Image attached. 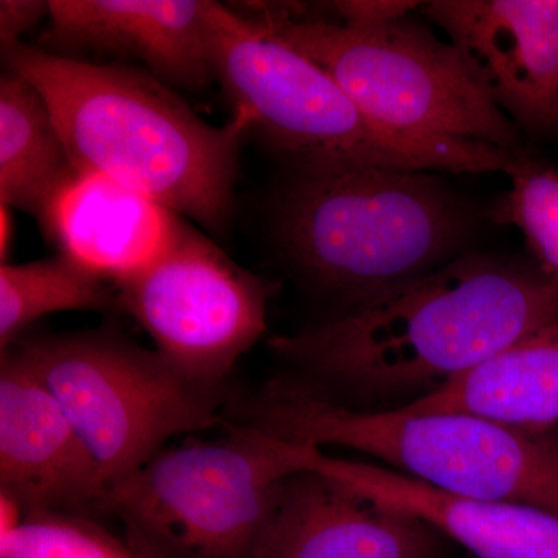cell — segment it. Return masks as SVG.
Instances as JSON below:
<instances>
[{
	"instance_id": "obj_4",
	"label": "cell",
	"mask_w": 558,
	"mask_h": 558,
	"mask_svg": "<svg viewBox=\"0 0 558 558\" xmlns=\"http://www.w3.org/2000/svg\"><path fill=\"white\" fill-rule=\"evenodd\" d=\"M465 231L462 209L427 171L295 170L274 205L289 263L351 303L449 263Z\"/></svg>"
},
{
	"instance_id": "obj_12",
	"label": "cell",
	"mask_w": 558,
	"mask_h": 558,
	"mask_svg": "<svg viewBox=\"0 0 558 558\" xmlns=\"http://www.w3.org/2000/svg\"><path fill=\"white\" fill-rule=\"evenodd\" d=\"M100 470L68 413L17 347L0 363V495L24 513L98 506Z\"/></svg>"
},
{
	"instance_id": "obj_22",
	"label": "cell",
	"mask_w": 558,
	"mask_h": 558,
	"mask_svg": "<svg viewBox=\"0 0 558 558\" xmlns=\"http://www.w3.org/2000/svg\"><path fill=\"white\" fill-rule=\"evenodd\" d=\"M44 14H49V2L39 0H2L0 2V43L3 54L21 46L20 38L35 27Z\"/></svg>"
},
{
	"instance_id": "obj_11",
	"label": "cell",
	"mask_w": 558,
	"mask_h": 558,
	"mask_svg": "<svg viewBox=\"0 0 558 558\" xmlns=\"http://www.w3.org/2000/svg\"><path fill=\"white\" fill-rule=\"evenodd\" d=\"M424 13L502 112L558 126V0H436Z\"/></svg>"
},
{
	"instance_id": "obj_7",
	"label": "cell",
	"mask_w": 558,
	"mask_h": 558,
	"mask_svg": "<svg viewBox=\"0 0 558 558\" xmlns=\"http://www.w3.org/2000/svg\"><path fill=\"white\" fill-rule=\"evenodd\" d=\"M267 31L310 57L377 126L515 154L517 132L453 44L407 21L348 27L269 14Z\"/></svg>"
},
{
	"instance_id": "obj_18",
	"label": "cell",
	"mask_w": 558,
	"mask_h": 558,
	"mask_svg": "<svg viewBox=\"0 0 558 558\" xmlns=\"http://www.w3.org/2000/svg\"><path fill=\"white\" fill-rule=\"evenodd\" d=\"M101 278L65 256L0 267V347L13 341L32 323L65 311H101L112 295Z\"/></svg>"
},
{
	"instance_id": "obj_16",
	"label": "cell",
	"mask_w": 558,
	"mask_h": 558,
	"mask_svg": "<svg viewBox=\"0 0 558 558\" xmlns=\"http://www.w3.org/2000/svg\"><path fill=\"white\" fill-rule=\"evenodd\" d=\"M396 409L470 414L515 428H557L558 323L523 337Z\"/></svg>"
},
{
	"instance_id": "obj_13",
	"label": "cell",
	"mask_w": 558,
	"mask_h": 558,
	"mask_svg": "<svg viewBox=\"0 0 558 558\" xmlns=\"http://www.w3.org/2000/svg\"><path fill=\"white\" fill-rule=\"evenodd\" d=\"M61 255L117 286L172 247L185 226L178 213L97 172H73L43 215Z\"/></svg>"
},
{
	"instance_id": "obj_9",
	"label": "cell",
	"mask_w": 558,
	"mask_h": 558,
	"mask_svg": "<svg viewBox=\"0 0 558 558\" xmlns=\"http://www.w3.org/2000/svg\"><path fill=\"white\" fill-rule=\"evenodd\" d=\"M119 289L157 354L201 384L220 387L266 330L269 288L186 222L157 263Z\"/></svg>"
},
{
	"instance_id": "obj_6",
	"label": "cell",
	"mask_w": 558,
	"mask_h": 558,
	"mask_svg": "<svg viewBox=\"0 0 558 558\" xmlns=\"http://www.w3.org/2000/svg\"><path fill=\"white\" fill-rule=\"evenodd\" d=\"M318 447L247 424L227 438L160 450L98 502L124 521L132 548L156 558H248L275 492Z\"/></svg>"
},
{
	"instance_id": "obj_1",
	"label": "cell",
	"mask_w": 558,
	"mask_h": 558,
	"mask_svg": "<svg viewBox=\"0 0 558 558\" xmlns=\"http://www.w3.org/2000/svg\"><path fill=\"white\" fill-rule=\"evenodd\" d=\"M556 323L557 279L465 255L270 348L290 369L289 387L347 409L391 410Z\"/></svg>"
},
{
	"instance_id": "obj_2",
	"label": "cell",
	"mask_w": 558,
	"mask_h": 558,
	"mask_svg": "<svg viewBox=\"0 0 558 558\" xmlns=\"http://www.w3.org/2000/svg\"><path fill=\"white\" fill-rule=\"evenodd\" d=\"M11 72L43 95L73 170L97 172L222 233L233 211L244 110L223 126L201 119L167 84L123 65L17 46Z\"/></svg>"
},
{
	"instance_id": "obj_20",
	"label": "cell",
	"mask_w": 558,
	"mask_h": 558,
	"mask_svg": "<svg viewBox=\"0 0 558 558\" xmlns=\"http://www.w3.org/2000/svg\"><path fill=\"white\" fill-rule=\"evenodd\" d=\"M495 218L521 230L539 270L558 281V172L519 159Z\"/></svg>"
},
{
	"instance_id": "obj_10",
	"label": "cell",
	"mask_w": 558,
	"mask_h": 558,
	"mask_svg": "<svg viewBox=\"0 0 558 558\" xmlns=\"http://www.w3.org/2000/svg\"><path fill=\"white\" fill-rule=\"evenodd\" d=\"M446 539L413 513L304 469L279 484L248 558H444Z\"/></svg>"
},
{
	"instance_id": "obj_19",
	"label": "cell",
	"mask_w": 558,
	"mask_h": 558,
	"mask_svg": "<svg viewBox=\"0 0 558 558\" xmlns=\"http://www.w3.org/2000/svg\"><path fill=\"white\" fill-rule=\"evenodd\" d=\"M0 558H154L138 556L81 513H25L20 526L0 535Z\"/></svg>"
},
{
	"instance_id": "obj_17",
	"label": "cell",
	"mask_w": 558,
	"mask_h": 558,
	"mask_svg": "<svg viewBox=\"0 0 558 558\" xmlns=\"http://www.w3.org/2000/svg\"><path fill=\"white\" fill-rule=\"evenodd\" d=\"M73 172L43 95L10 70L0 81V202L43 218Z\"/></svg>"
},
{
	"instance_id": "obj_3",
	"label": "cell",
	"mask_w": 558,
	"mask_h": 558,
	"mask_svg": "<svg viewBox=\"0 0 558 558\" xmlns=\"http://www.w3.org/2000/svg\"><path fill=\"white\" fill-rule=\"evenodd\" d=\"M208 54L216 76L295 170L379 167L483 174L509 172L515 154L465 140L417 137L377 126L326 70L263 22L209 2Z\"/></svg>"
},
{
	"instance_id": "obj_5",
	"label": "cell",
	"mask_w": 558,
	"mask_h": 558,
	"mask_svg": "<svg viewBox=\"0 0 558 558\" xmlns=\"http://www.w3.org/2000/svg\"><path fill=\"white\" fill-rule=\"evenodd\" d=\"M245 422L289 442L343 447L451 497L558 515V429L508 427L461 413L352 410L282 380L245 407Z\"/></svg>"
},
{
	"instance_id": "obj_23",
	"label": "cell",
	"mask_w": 558,
	"mask_h": 558,
	"mask_svg": "<svg viewBox=\"0 0 558 558\" xmlns=\"http://www.w3.org/2000/svg\"><path fill=\"white\" fill-rule=\"evenodd\" d=\"M11 234H13V222H11L10 207L2 205L0 207V258L2 259L9 256Z\"/></svg>"
},
{
	"instance_id": "obj_21",
	"label": "cell",
	"mask_w": 558,
	"mask_h": 558,
	"mask_svg": "<svg viewBox=\"0 0 558 558\" xmlns=\"http://www.w3.org/2000/svg\"><path fill=\"white\" fill-rule=\"evenodd\" d=\"M341 17V24L348 27H374L385 22L399 21L407 17L417 2L403 0H351V2L332 3Z\"/></svg>"
},
{
	"instance_id": "obj_14",
	"label": "cell",
	"mask_w": 558,
	"mask_h": 558,
	"mask_svg": "<svg viewBox=\"0 0 558 558\" xmlns=\"http://www.w3.org/2000/svg\"><path fill=\"white\" fill-rule=\"evenodd\" d=\"M208 0H51L47 43L130 54L186 89L213 76Z\"/></svg>"
},
{
	"instance_id": "obj_8",
	"label": "cell",
	"mask_w": 558,
	"mask_h": 558,
	"mask_svg": "<svg viewBox=\"0 0 558 558\" xmlns=\"http://www.w3.org/2000/svg\"><path fill=\"white\" fill-rule=\"evenodd\" d=\"M17 348L68 413L105 490L174 436L219 422L222 387L189 379L117 333L39 337Z\"/></svg>"
},
{
	"instance_id": "obj_15",
	"label": "cell",
	"mask_w": 558,
	"mask_h": 558,
	"mask_svg": "<svg viewBox=\"0 0 558 558\" xmlns=\"http://www.w3.org/2000/svg\"><path fill=\"white\" fill-rule=\"evenodd\" d=\"M312 469L407 510L476 558H558V515L510 502L451 497L392 469L318 451Z\"/></svg>"
}]
</instances>
